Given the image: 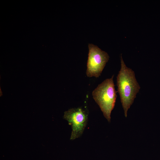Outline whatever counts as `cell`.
I'll return each instance as SVG.
<instances>
[{"label": "cell", "mask_w": 160, "mask_h": 160, "mask_svg": "<svg viewBox=\"0 0 160 160\" xmlns=\"http://www.w3.org/2000/svg\"><path fill=\"white\" fill-rule=\"evenodd\" d=\"M113 77L114 75L105 80L92 92L93 99L108 122L110 121L111 112L114 107L117 97Z\"/></svg>", "instance_id": "obj_2"}, {"label": "cell", "mask_w": 160, "mask_h": 160, "mask_svg": "<svg viewBox=\"0 0 160 160\" xmlns=\"http://www.w3.org/2000/svg\"><path fill=\"white\" fill-rule=\"evenodd\" d=\"M89 53L86 74L89 77H98L108 61L109 56L97 46L88 44Z\"/></svg>", "instance_id": "obj_3"}, {"label": "cell", "mask_w": 160, "mask_h": 160, "mask_svg": "<svg viewBox=\"0 0 160 160\" xmlns=\"http://www.w3.org/2000/svg\"><path fill=\"white\" fill-rule=\"evenodd\" d=\"M64 118L71 126L72 131L70 140H74L83 134L88 121V114L80 108H72L64 112Z\"/></svg>", "instance_id": "obj_4"}, {"label": "cell", "mask_w": 160, "mask_h": 160, "mask_svg": "<svg viewBox=\"0 0 160 160\" xmlns=\"http://www.w3.org/2000/svg\"><path fill=\"white\" fill-rule=\"evenodd\" d=\"M121 69L117 77V85L124 115L127 117L128 110L133 103L140 87L134 72L126 66L121 55Z\"/></svg>", "instance_id": "obj_1"}]
</instances>
